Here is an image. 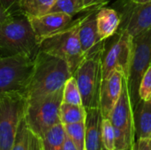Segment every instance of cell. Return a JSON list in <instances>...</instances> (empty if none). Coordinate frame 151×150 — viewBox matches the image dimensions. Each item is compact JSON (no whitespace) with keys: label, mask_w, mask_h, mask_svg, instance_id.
Instances as JSON below:
<instances>
[{"label":"cell","mask_w":151,"mask_h":150,"mask_svg":"<svg viewBox=\"0 0 151 150\" xmlns=\"http://www.w3.org/2000/svg\"><path fill=\"white\" fill-rule=\"evenodd\" d=\"M73 76L67 63L53 55L38 50L34 58V68L24 91L27 102L42 99L64 88Z\"/></svg>","instance_id":"1"},{"label":"cell","mask_w":151,"mask_h":150,"mask_svg":"<svg viewBox=\"0 0 151 150\" xmlns=\"http://www.w3.org/2000/svg\"><path fill=\"white\" fill-rule=\"evenodd\" d=\"M39 50V43L27 16L16 15L0 25V55L8 57L25 55L35 58Z\"/></svg>","instance_id":"2"},{"label":"cell","mask_w":151,"mask_h":150,"mask_svg":"<svg viewBox=\"0 0 151 150\" xmlns=\"http://www.w3.org/2000/svg\"><path fill=\"white\" fill-rule=\"evenodd\" d=\"M104 41L91 53L87 55L73 72L81 92L82 105L85 109L99 108L100 88L103 80L102 59Z\"/></svg>","instance_id":"3"},{"label":"cell","mask_w":151,"mask_h":150,"mask_svg":"<svg viewBox=\"0 0 151 150\" xmlns=\"http://www.w3.org/2000/svg\"><path fill=\"white\" fill-rule=\"evenodd\" d=\"M81 18L73 20L68 27L43 40L39 45V50L65 60L72 74L86 57L79 39V27Z\"/></svg>","instance_id":"4"},{"label":"cell","mask_w":151,"mask_h":150,"mask_svg":"<svg viewBox=\"0 0 151 150\" xmlns=\"http://www.w3.org/2000/svg\"><path fill=\"white\" fill-rule=\"evenodd\" d=\"M27 100L23 91L0 95V150H12Z\"/></svg>","instance_id":"5"},{"label":"cell","mask_w":151,"mask_h":150,"mask_svg":"<svg viewBox=\"0 0 151 150\" xmlns=\"http://www.w3.org/2000/svg\"><path fill=\"white\" fill-rule=\"evenodd\" d=\"M63 88L42 99L27 102L25 119L30 131L41 138L46 131L60 123L59 111L63 102Z\"/></svg>","instance_id":"6"},{"label":"cell","mask_w":151,"mask_h":150,"mask_svg":"<svg viewBox=\"0 0 151 150\" xmlns=\"http://www.w3.org/2000/svg\"><path fill=\"white\" fill-rule=\"evenodd\" d=\"M151 65V28L135 35L132 40V52L127 75V86L134 109L139 97L142 78Z\"/></svg>","instance_id":"7"},{"label":"cell","mask_w":151,"mask_h":150,"mask_svg":"<svg viewBox=\"0 0 151 150\" xmlns=\"http://www.w3.org/2000/svg\"><path fill=\"white\" fill-rule=\"evenodd\" d=\"M34 68V59L25 55L0 57V95L25 91Z\"/></svg>","instance_id":"8"},{"label":"cell","mask_w":151,"mask_h":150,"mask_svg":"<svg viewBox=\"0 0 151 150\" xmlns=\"http://www.w3.org/2000/svg\"><path fill=\"white\" fill-rule=\"evenodd\" d=\"M132 40L133 37L125 29H122L108 49L104 45L102 59L103 79L107 78L114 71L122 72L124 77L127 79L132 52Z\"/></svg>","instance_id":"9"},{"label":"cell","mask_w":151,"mask_h":150,"mask_svg":"<svg viewBox=\"0 0 151 150\" xmlns=\"http://www.w3.org/2000/svg\"><path fill=\"white\" fill-rule=\"evenodd\" d=\"M73 16L61 12H48L38 17H27L36 40L40 43L73 22Z\"/></svg>","instance_id":"10"},{"label":"cell","mask_w":151,"mask_h":150,"mask_svg":"<svg viewBox=\"0 0 151 150\" xmlns=\"http://www.w3.org/2000/svg\"><path fill=\"white\" fill-rule=\"evenodd\" d=\"M113 127L134 134V107L129 95L127 80L123 77L122 90L118 102L113 107L109 118Z\"/></svg>","instance_id":"11"},{"label":"cell","mask_w":151,"mask_h":150,"mask_svg":"<svg viewBox=\"0 0 151 150\" xmlns=\"http://www.w3.org/2000/svg\"><path fill=\"white\" fill-rule=\"evenodd\" d=\"M123 77L122 72L114 71L111 75L102 80L99 95V109L104 118H109L119 98L122 90Z\"/></svg>","instance_id":"12"},{"label":"cell","mask_w":151,"mask_h":150,"mask_svg":"<svg viewBox=\"0 0 151 150\" xmlns=\"http://www.w3.org/2000/svg\"><path fill=\"white\" fill-rule=\"evenodd\" d=\"M90 11L81 18L79 27V39L85 56L94 51L104 41L99 37L96 25V11Z\"/></svg>","instance_id":"13"},{"label":"cell","mask_w":151,"mask_h":150,"mask_svg":"<svg viewBox=\"0 0 151 150\" xmlns=\"http://www.w3.org/2000/svg\"><path fill=\"white\" fill-rule=\"evenodd\" d=\"M102 114L99 108L86 109L85 150L104 149L101 141Z\"/></svg>","instance_id":"14"},{"label":"cell","mask_w":151,"mask_h":150,"mask_svg":"<svg viewBox=\"0 0 151 150\" xmlns=\"http://www.w3.org/2000/svg\"><path fill=\"white\" fill-rule=\"evenodd\" d=\"M135 5L124 28L132 37L151 28V1Z\"/></svg>","instance_id":"15"},{"label":"cell","mask_w":151,"mask_h":150,"mask_svg":"<svg viewBox=\"0 0 151 150\" xmlns=\"http://www.w3.org/2000/svg\"><path fill=\"white\" fill-rule=\"evenodd\" d=\"M134 134L137 140H150L151 136V97L140 100L134 109Z\"/></svg>","instance_id":"16"},{"label":"cell","mask_w":151,"mask_h":150,"mask_svg":"<svg viewBox=\"0 0 151 150\" xmlns=\"http://www.w3.org/2000/svg\"><path fill=\"white\" fill-rule=\"evenodd\" d=\"M96 25L99 37L102 41L115 34L120 25V17L112 8L102 7L96 11Z\"/></svg>","instance_id":"17"},{"label":"cell","mask_w":151,"mask_h":150,"mask_svg":"<svg viewBox=\"0 0 151 150\" xmlns=\"http://www.w3.org/2000/svg\"><path fill=\"white\" fill-rule=\"evenodd\" d=\"M66 139L64 126L58 123L50 127L40 138L42 150H63Z\"/></svg>","instance_id":"18"},{"label":"cell","mask_w":151,"mask_h":150,"mask_svg":"<svg viewBox=\"0 0 151 150\" xmlns=\"http://www.w3.org/2000/svg\"><path fill=\"white\" fill-rule=\"evenodd\" d=\"M56 0H19V11L27 17H38L48 13Z\"/></svg>","instance_id":"19"},{"label":"cell","mask_w":151,"mask_h":150,"mask_svg":"<svg viewBox=\"0 0 151 150\" xmlns=\"http://www.w3.org/2000/svg\"><path fill=\"white\" fill-rule=\"evenodd\" d=\"M60 123L62 125H69L85 121L86 109L83 105H75L62 103L59 111Z\"/></svg>","instance_id":"20"},{"label":"cell","mask_w":151,"mask_h":150,"mask_svg":"<svg viewBox=\"0 0 151 150\" xmlns=\"http://www.w3.org/2000/svg\"><path fill=\"white\" fill-rule=\"evenodd\" d=\"M64 126V125H63ZM66 136L78 150H85V121L65 125Z\"/></svg>","instance_id":"21"},{"label":"cell","mask_w":151,"mask_h":150,"mask_svg":"<svg viewBox=\"0 0 151 150\" xmlns=\"http://www.w3.org/2000/svg\"><path fill=\"white\" fill-rule=\"evenodd\" d=\"M85 11L81 0H56L49 12H61L74 16Z\"/></svg>","instance_id":"22"},{"label":"cell","mask_w":151,"mask_h":150,"mask_svg":"<svg viewBox=\"0 0 151 150\" xmlns=\"http://www.w3.org/2000/svg\"><path fill=\"white\" fill-rule=\"evenodd\" d=\"M62 103L75 105H82L81 92L73 76L69 78L64 85Z\"/></svg>","instance_id":"23"},{"label":"cell","mask_w":151,"mask_h":150,"mask_svg":"<svg viewBox=\"0 0 151 150\" xmlns=\"http://www.w3.org/2000/svg\"><path fill=\"white\" fill-rule=\"evenodd\" d=\"M29 143H30V129L24 117L18 127L16 137L12 150H29Z\"/></svg>","instance_id":"24"},{"label":"cell","mask_w":151,"mask_h":150,"mask_svg":"<svg viewBox=\"0 0 151 150\" xmlns=\"http://www.w3.org/2000/svg\"><path fill=\"white\" fill-rule=\"evenodd\" d=\"M101 141L104 149L114 150V127L109 118L102 119Z\"/></svg>","instance_id":"25"},{"label":"cell","mask_w":151,"mask_h":150,"mask_svg":"<svg viewBox=\"0 0 151 150\" xmlns=\"http://www.w3.org/2000/svg\"><path fill=\"white\" fill-rule=\"evenodd\" d=\"M140 100H149L151 97V65L143 74L139 87Z\"/></svg>","instance_id":"26"},{"label":"cell","mask_w":151,"mask_h":150,"mask_svg":"<svg viewBox=\"0 0 151 150\" xmlns=\"http://www.w3.org/2000/svg\"><path fill=\"white\" fill-rule=\"evenodd\" d=\"M3 7L12 16L21 14L19 11V0H0Z\"/></svg>","instance_id":"27"},{"label":"cell","mask_w":151,"mask_h":150,"mask_svg":"<svg viewBox=\"0 0 151 150\" xmlns=\"http://www.w3.org/2000/svg\"><path fill=\"white\" fill-rule=\"evenodd\" d=\"M85 11H90L95 10H99L103 7L108 0H81Z\"/></svg>","instance_id":"28"},{"label":"cell","mask_w":151,"mask_h":150,"mask_svg":"<svg viewBox=\"0 0 151 150\" xmlns=\"http://www.w3.org/2000/svg\"><path fill=\"white\" fill-rule=\"evenodd\" d=\"M130 150H151L150 140H136Z\"/></svg>","instance_id":"29"},{"label":"cell","mask_w":151,"mask_h":150,"mask_svg":"<svg viewBox=\"0 0 151 150\" xmlns=\"http://www.w3.org/2000/svg\"><path fill=\"white\" fill-rule=\"evenodd\" d=\"M29 150H42L40 138L30 131V143Z\"/></svg>","instance_id":"30"},{"label":"cell","mask_w":151,"mask_h":150,"mask_svg":"<svg viewBox=\"0 0 151 150\" xmlns=\"http://www.w3.org/2000/svg\"><path fill=\"white\" fill-rule=\"evenodd\" d=\"M14 16H12V14H10L2 5V4L0 3V25L5 24L9 21H11L13 19Z\"/></svg>","instance_id":"31"},{"label":"cell","mask_w":151,"mask_h":150,"mask_svg":"<svg viewBox=\"0 0 151 150\" xmlns=\"http://www.w3.org/2000/svg\"><path fill=\"white\" fill-rule=\"evenodd\" d=\"M63 150H78L76 149V147L73 145V143L71 141V140L66 136V139H65V144H64V148Z\"/></svg>","instance_id":"32"},{"label":"cell","mask_w":151,"mask_h":150,"mask_svg":"<svg viewBox=\"0 0 151 150\" xmlns=\"http://www.w3.org/2000/svg\"><path fill=\"white\" fill-rule=\"evenodd\" d=\"M151 0H132V2L134 4H144L146 2H149Z\"/></svg>","instance_id":"33"},{"label":"cell","mask_w":151,"mask_h":150,"mask_svg":"<svg viewBox=\"0 0 151 150\" xmlns=\"http://www.w3.org/2000/svg\"><path fill=\"white\" fill-rule=\"evenodd\" d=\"M150 149H151V136H150Z\"/></svg>","instance_id":"34"}]
</instances>
